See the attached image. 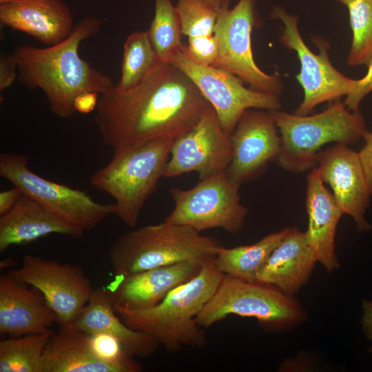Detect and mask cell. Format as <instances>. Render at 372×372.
I'll use <instances>...</instances> for the list:
<instances>
[{"label": "cell", "instance_id": "cell-27", "mask_svg": "<svg viewBox=\"0 0 372 372\" xmlns=\"http://www.w3.org/2000/svg\"><path fill=\"white\" fill-rule=\"evenodd\" d=\"M52 331L0 341V372H43L44 351Z\"/></svg>", "mask_w": 372, "mask_h": 372}, {"label": "cell", "instance_id": "cell-18", "mask_svg": "<svg viewBox=\"0 0 372 372\" xmlns=\"http://www.w3.org/2000/svg\"><path fill=\"white\" fill-rule=\"evenodd\" d=\"M57 316L43 293L7 273L0 277V333L10 338L52 331Z\"/></svg>", "mask_w": 372, "mask_h": 372}, {"label": "cell", "instance_id": "cell-24", "mask_svg": "<svg viewBox=\"0 0 372 372\" xmlns=\"http://www.w3.org/2000/svg\"><path fill=\"white\" fill-rule=\"evenodd\" d=\"M43 372H118L93 353L90 334L72 327L52 332L44 351Z\"/></svg>", "mask_w": 372, "mask_h": 372}, {"label": "cell", "instance_id": "cell-25", "mask_svg": "<svg viewBox=\"0 0 372 372\" xmlns=\"http://www.w3.org/2000/svg\"><path fill=\"white\" fill-rule=\"evenodd\" d=\"M288 228L271 233L258 242L231 248L221 246L214 258L216 268L224 275L249 282L256 276Z\"/></svg>", "mask_w": 372, "mask_h": 372}, {"label": "cell", "instance_id": "cell-41", "mask_svg": "<svg viewBox=\"0 0 372 372\" xmlns=\"http://www.w3.org/2000/svg\"><path fill=\"white\" fill-rule=\"evenodd\" d=\"M342 3L344 4L345 6H347L351 0H338Z\"/></svg>", "mask_w": 372, "mask_h": 372}, {"label": "cell", "instance_id": "cell-15", "mask_svg": "<svg viewBox=\"0 0 372 372\" xmlns=\"http://www.w3.org/2000/svg\"><path fill=\"white\" fill-rule=\"evenodd\" d=\"M315 167L343 214L353 218L358 231L371 229L364 214L372 194L358 153L347 145L335 144L318 153Z\"/></svg>", "mask_w": 372, "mask_h": 372}, {"label": "cell", "instance_id": "cell-32", "mask_svg": "<svg viewBox=\"0 0 372 372\" xmlns=\"http://www.w3.org/2000/svg\"><path fill=\"white\" fill-rule=\"evenodd\" d=\"M187 54L196 61L214 66L218 56V43L214 35L188 38Z\"/></svg>", "mask_w": 372, "mask_h": 372}, {"label": "cell", "instance_id": "cell-28", "mask_svg": "<svg viewBox=\"0 0 372 372\" xmlns=\"http://www.w3.org/2000/svg\"><path fill=\"white\" fill-rule=\"evenodd\" d=\"M147 31L162 62L168 63L184 47L180 17L172 0H154V15Z\"/></svg>", "mask_w": 372, "mask_h": 372}, {"label": "cell", "instance_id": "cell-21", "mask_svg": "<svg viewBox=\"0 0 372 372\" xmlns=\"http://www.w3.org/2000/svg\"><path fill=\"white\" fill-rule=\"evenodd\" d=\"M316 262L306 232L289 227L258 272L256 282L293 296L308 281Z\"/></svg>", "mask_w": 372, "mask_h": 372}, {"label": "cell", "instance_id": "cell-10", "mask_svg": "<svg viewBox=\"0 0 372 372\" xmlns=\"http://www.w3.org/2000/svg\"><path fill=\"white\" fill-rule=\"evenodd\" d=\"M256 1L239 0L233 8L218 11L214 34L219 52L214 67L238 76L251 89L279 96L282 90L280 77L263 72L253 55L251 33L260 25Z\"/></svg>", "mask_w": 372, "mask_h": 372}, {"label": "cell", "instance_id": "cell-35", "mask_svg": "<svg viewBox=\"0 0 372 372\" xmlns=\"http://www.w3.org/2000/svg\"><path fill=\"white\" fill-rule=\"evenodd\" d=\"M363 138L364 144L358 153L372 194V130H367Z\"/></svg>", "mask_w": 372, "mask_h": 372}, {"label": "cell", "instance_id": "cell-9", "mask_svg": "<svg viewBox=\"0 0 372 372\" xmlns=\"http://www.w3.org/2000/svg\"><path fill=\"white\" fill-rule=\"evenodd\" d=\"M240 185L226 169L199 180L190 189L172 188L169 192L174 207L164 220L199 232L220 228L237 234L243 228L248 214L240 201Z\"/></svg>", "mask_w": 372, "mask_h": 372}, {"label": "cell", "instance_id": "cell-6", "mask_svg": "<svg viewBox=\"0 0 372 372\" xmlns=\"http://www.w3.org/2000/svg\"><path fill=\"white\" fill-rule=\"evenodd\" d=\"M269 112L280 137L278 164L294 173L315 167L320 149L325 145H349L363 138L367 131L361 114L349 110L340 99L313 115L289 114L279 110Z\"/></svg>", "mask_w": 372, "mask_h": 372}, {"label": "cell", "instance_id": "cell-30", "mask_svg": "<svg viewBox=\"0 0 372 372\" xmlns=\"http://www.w3.org/2000/svg\"><path fill=\"white\" fill-rule=\"evenodd\" d=\"M183 35L188 38L214 33L218 10L204 0H177L176 5Z\"/></svg>", "mask_w": 372, "mask_h": 372}, {"label": "cell", "instance_id": "cell-3", "mask_svg": "<svg viewBox=\"0 0 372 372\" xmlns=\"http://www.w3.org/2000/svg\"><path fill=\"white\" fill-rule=\"evenodd\" d=\"M214 258L205 260L194 278L171 291L157 305L114 311L127 326L152 337L168 351L203 347L206 339L196 318L224 276L216 268Z\"/></svg>", "mask_w": 372, "mask_h": 372}, {"label": "cell", "instance_id": "cell-34", "mask_svg": "<svg viewBox=\"0 0 372 372\" xmlns=\"http://www.w3.org/2000/svg\"><path fill=\"white\" fill-rule=\"evenodd\" d=\"M18 68L12 54L0 56V91L10 87L17 80Z\"/></svg>", "mask_w": 372, "mask_h": 372}, {"label": "cell", "instance_id": "cell-17", "mask_svg": "<svg viewBox=\"0 0 372 372\" xmlns=\"http://www.w3.org/2000/svg\"><path fill=\"white\" fill-rule=\"evenodd\" d=\"M203 261L189 260L115 278L107 287L114 309L143 310L159 304L200 270Z\"/></svg>", "mask_w": 372, "mask_h": 372}, {"label": "cell", "instance_id": "cell-23", "mask_svg": "<svg viewBox=\"0 0 372 372\" xmlns=\"http://www.w3.org/2000/svg\"><path fill=\"white\" fill-rule=\"evenodd\" d=\"M84 232L22 194L13 209L0 216V253L12 245L29 243L50 234L81 238Z\"/></svg>", "mask_w": 372, "mask_h": 372}, {"label": "cell", "instance_id": "cell-39", "mask_svg": "<svg viewBox=\"0 0 372 372\" xmlns=\"http://www.w3.org/2000/svg\"><path fill=\"white\" fill-rule=\"evenodd\" d=\"M216 10L229 7L231 0H204Z\"/></svg>", "mask_w": 372, "mask_h": 372}, {"label": "cell", "instance_id": "cell-11", "mask_svg": "<svg viewBox=\"0 0 372 372\" xmlns=\"http://www.w3.org/2000/svg\"><path fill=\"white\" fill-rule=\"evenodd\" d=\"M168 63L184 72L215 110L224 131L231 135L248 109L278 110L279 96L248 88L238 76L194 61L184 46Z\"/></svg>", "mask_w": 372, "mask_h": 372}, {"label": "cell", "instance_id": "cell-38", "mask_svg": "<svg viewBox=\"0 0 372 372\" xmlns=\"http://www.w3.org/2000/svg\"><path fill=\"white\" fill-rule=\"evenodd\" d=\"M362 325L367 336L372 340V301H363ZM370 351H372V347Z\"/></svg>", "mask_w": 372, "mask_h": 372}, {"label": "cell", "instance_id": "cell-5", "mask_svg": "<svg viewBox=\"0 0 372 372\" xmlns=\"http://www.w3.org/2000/svg\"><path fill=\"white\" fill-rule=\"evenodd\" d=\"M222 245L189 227L149 225L120 236L110 250L115 278L189 260L214 258Z\"/></svg>", "mask_w": 372, "mask_h": 372}, {"label": "cell", "instance_id": "cell-22", "mask_svg": "<svg viewBox=\"0 0 372 372\" xmlns=\"http://www.w3.org/2000/svg\"><path fill=\"white\" fill-rule=\"evenodd\" d=\"M70 327L89 333H104L118 339L131 356L147 358L160 344L151 336L135 331L118 317L107 287L93 289L88 302Z\"/></svg>", "mask_w": 372, "mask_h": 372}, {"label": "cell", "instance_id": "cell-29", "mask_svg": "<svg viewBox=\"0 0 372 372\" xmlns=\"http://www.w3.org/2000/svg\"><path fill=\"white\" fill-rule=\"evenodd\" d=\"M347 6L353 34L347 63L367 65L372 59V0H351Z\"/></svg>", "mask_w": 372, "mask_h": 372}, {"label": "cell", "instance_id": "cell-2", "mask_svg": "<svg viewBox=\"0 0 372 372\" xmlns=\"http://www.w3.org/2000/svg\"><path fill=\"white\" fill-rule=\"evenodd\" d=\"M103 25L101 18L88 16L81 19L63 41L47 48L18 45L12 53L18 68L17 80L29 90L44 93L51 112L67 118L76 111L75 99L82 93L99 94L111 90V79L81 58L83 41L96 36Z\"/></svg>", "mask_w": 372, "mask_h": 372}, {"label": "cell", "instance_id": "cell-14", "mask_svg": "<svg viewBox=\"0 0 372 372\" xmlns=\"http://www.w3.org/2000/svg\"><path fill=\"white\" fill-rule=\"evenodd\" d=\"M231 158V135L211 107L188 131L174 139L163 177L197 172L199 180L226 170Z\"/></svg>", "mask_w": 372, "mask_h": 372}, {"label": "cell", "instance_id": "cell-31", "mask_svg": "<svg viewBox=\"0 0 372 372\" xmlns=\"http://www.w3.org/2000/svg\"><path fill=\"white\" fill-rule=\"evenodd\" d=\"M90 347L100 360L116 367L118 372H139L141 365L124 349L116 338L104 334H90Z\"/></svg>", "mask_w": 372, "mask_h": 372}, {"label": "cell", "instance_id": "cell-12", "mask_svg": "<svg viewBox=\"0 0 372 372\" xmlns=\"http://www.w3.org/2000/svg\"><path fill=\"white\" fill-rule=\"evenodd\" d=\"M271 17L282 21L280 41L296 52L300 63V70L296 78L302 87L304 97L295 114L307 115L324 102H332L346 96L354 87L356 79L346 76L333 67L328 54L329 44L320 38L314 37L313 41L319 50L316 54L302 38L296 16L289 14L281 7H276Z\"/></svg>", "mask_w": 372, "mask_h": 372}, {"label": "cell", "instance_id": "cell-36", "mask_svg": "<svg viewBox=\"0 0 372 372\" xmlns=\"http://www.w3.org/2000/svg\"><path fill=\"white\" fill-rule=\"evenodd\" d=\"M99 94L94 92H87L79 95L74 102L76 112L86 114L95 110L99 99Z\"/></svg>", "mask_w": 372, "mask_h": 372}, {"label": "cell", "instance_id": "cell-33", "mask_svg": "<svg viewBox=\"0 0 372 372\" xmlns=\"http://www.w3.org/2000/svg\"><path fill=\"white\" fill-rule=\"evenodd\" d=\"M367 65L368 71L366 75L362 79H356L354 87L345 96L344 103L349 110L358 112L362 101L372 92V59Z\"/></svg>", "mask_w": 372, "mask_h": 372}, {"label": "cell", "instance_id": "cell-7", "mask_svg": "<svg viewBox=\"0 0 372 372\" xmlns=\"http://www.w3.org/2000/svg\"><path fill=\"white\" fill-rule=\"evenodd\" d=\"M291 296L272 285L224 275L196 320L200 327L208 328L228 316L237 315L254 318L270 328L290 327L305 316Z\"/></svg>", "mask_w": 372, "mask_h": 372}, {"label": "cell", "instance_id": "cell-40", "mask_svg": "<svg viewBox=\"0 0 372 372\" xmlns=\"http://www.w3.org/2000/svg\"><path fill=\"white\" fill-rule=\"evenodd\" d=\"M21 0H0V4L15 2Z\"/></svg>", "mask_w": 372, "mask_h": 372}, {"label": "cell", "instance_id": "cell-19", "mask_svg": "<svg viewBox=\"0 0 372 372\" xmlns=\"http://www.w3.org/2000/svg\"><path fill=\"white\" fill-rule=\"evenodd\" d=\"M0 23L48 46L65 40L75 25L70 8L62 0H21L0 4Z\"/></svg>", "mask_w": 372, "mask_h": 372}, {"label": "cell", "instance_id": "cell-8", "mask_svg": "<svg viewBox=\"0 0 372 372\" xmlns=\"http://www.w3.org/2000/svg\"><path fill=\"white\" fill-rule=\"evenodd\" d=\"M0 176L50 213L85 231L115 214L114 203H98L85 191L33 172L28 167V158L21 154H0Z\"/></svg>", "mask_w": 372, "mask_h": 372}, {"label": "cell", "instance_id": "cell-1", "mask_svg": "<svg viewBox=\"0 0 372 372\" xmlns=\"http://www.w3.org/2000/svg\"><path fill=\"white\" fill-rule=\"evenodd\" d=\"M94 122L113 152L163 137L176 138L212 106L192 80L160 61L143 81L123 92L100 94Z\"/></svg>", "mask_w": 372, "mask_h": 372}, {"label": "cell", "instance_id": "cell-4", "mask_svg": "<svg viewBox=\"0 0 372 372\" xmlns=\"http://www.w3.org/2000/svg\"><path fill=\"white\" fill-rule=\"evenodd\" d=\"M175 138H158L113 152L110 161L94 172L90 184L114 200L115 215L136 227L140 213L163 177Z\"/></svg>", "mask_w": 372, "mask_h": 372}, {"label": "cell", "instance_id": "cell-16", "mask_svg": "<svg viewBox=\"0 0 372 372\" xmlns=\"http://www.w3.org/2000/svg\"><path fill=\"white\" fill-rule=\"evenodd\" d=\"M231 158L227 172L241 185L256 178L278 158L280 137L270 112L247 110L231 134Z\"/></svg>", "mask_w": 372, "mask_h": 372}, {"label": "cell", "instance_id": "cell-26", "mask_svg": "<svg viewBox=\"0 0 372 372\" xmlns=\"http://www.w3.org/2000/svg\"><path fill=\"white\" fill-rule=\"evenodd\" d=\"M160 61L148 31L133 32L123 44L121 75L114 90L123 92L137 86Z\"/></svg>", "mask_w": 372, "mask_h": 372}, {"label": "cell", "instance_id": "cell-37", "mask_svg": "<svg viewBox=\"0 0 372 372\" xmlns=\"http://www.w3.org/2000/svg\"><path fill=\"white\" fill-rule=\"evenodd\" d=\"M21 194V190L15 186L0 192V216L13 209Z\"/></svg>", "mask_w": 372, "mask_h": 372}, {"label": "cell", "instance_id": "cell-20", "mask_svg": "<svg viewBox=\"0 0 372 372\" xmlns=\"http://www.w3.org/2000/svg\"><path fill=\"white\" fill-rule=\"evenodd\" d=\"M306 209L309 245L317 262L329 273L339 267L335 238L338 222L343 215L332 193L324 186L313 167L307 176Z\"/></svg>", "mask_w": 372, "mask_h": 372}, {"label": "cell", "instance_id": "cell-13", "mask_svg": "<svg viewBox=\"0 0 372 372\" xmlns=\"http://www.w3.org/2000/svg\"><path fill=\"white\" fill-rule=\"evenodd\" d=\"M8 273L43 293L57 316L59 328L72 326L93 291L81 267L30 254L24 256L20 267Z\"/></svg>", "mask_w": 372, "mask_h": 372}]
</instances>
